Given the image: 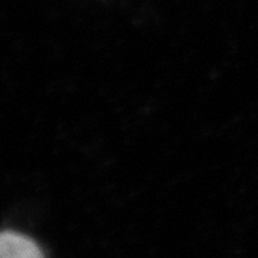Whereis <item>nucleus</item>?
Returning <instances> with one entry per match:
<instances>
[{
    "mask_svg": "<svg viewBox=\"0 0 258 258\" xmlns=\"http://www.w3.org/2000/svg\"><path fill=\"white\" fill-rule=\"evenodd\" d=\"M0 258H45L36 242L18 232H0Z\"/></svg>",
    "mask_w": 258,
    "mask_h": 258,
    "instance_id": "nucleus-1",
    "label": "nucleus"
}]
</instances>
